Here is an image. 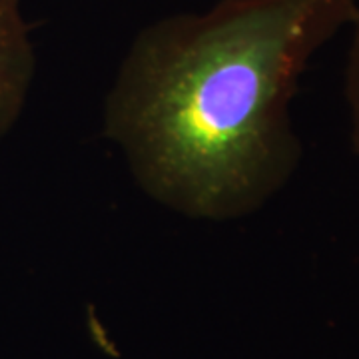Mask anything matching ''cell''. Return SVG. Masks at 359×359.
I'll return each mask as SVG.
<instances>
[{
    "label": "cell",
    "instance_id": "6da1fadb",
    "mask_svg": "<svg viewBox=\"0 0 359 359\" xmlns=\"http://www.w3.org/2000/svg\"><path fill=\"white\" fill-rule=\"evenodd\" d=\"M358 13V0H219L144 26L106 96L104 136L170 210L250 216L299 162L297 80Z\"/></svg>",
    "mask_w": 359,
    "mask_h": 359
},
{
    "label": "cell",
    "instance_id": "7a4b0ae2",
    "mask_svg": "<svg viewBox=\"0 0 359 359\" xmlns=\"http://www.w3.org/2000/svg\"><path fill=\"white\" fill-rule=\"evenodd\" d=\"M36 54L20 0H0V142L22 114Z\"/></svg>",
    "mask_w": 359,
    "mask_h": 359
},
{
    "label": "cell",
    "instance_id": "3957f363",
    "mask_svg": "<svg viewBox=\"0 0 359 359\" xmlns=\"http://www.w3.org/2000/svg\"><path fill=\"white\" fill-rule=\"evenodd\" d=\"M351 44L346 66V100L351 124V144L359 156V13L351 20Z\"/></svg>",
    "mask_w": 359,
    "mask_h": 359
}]
</instances>
